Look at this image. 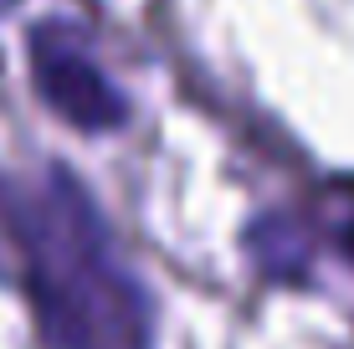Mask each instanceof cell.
Listing matches in <instances>:
<instances>
[{"label":"cell","mask_w":354,"mask_h":349,"mask_svg":"<svg viewBox=\"0 0 354 349\" xmlns=\"http://www.w3.org/2000/svg\"><path fill=\"white\" fill-rule=\"evenodd\" d=\"M349 247H354V216H349Z\"/></svg>","instance_id":"3"},{"label":"cell","mask_w":354,"mask_h":349,"mask_svg":"<svg viewBox=\"0 0 354 349\" xmlns=\"http://www.w3.org/2000/svg\"><path fill=\"white\" fill-rule=\"evenodd\" d=\"M31 77H36V88H41L46 108L62 113L72 129L103 134V129L124 124V98L113 93V82L93 67V57L82 52L67 31L41 26L31 36Z\"/></svg>","instance_id":"2"},{"label":"cell","mask_w":354,"mask_h":349,"mask_svg":"<svg viewBox=\"0 0 354 349\" xmlns=\"http://www.w3.org/2000/svg\"><path fill=\"white\" fill-rule=\"evenodd\" d=\"M0 6H6V0H0Z\"/></svg>","instance_id":"4"},{"label":"cell","mask_w":354,"mask_h":349,"mask_svg":"<svg viewBox=\"0 0 354 349\" xmlns=\"http://www.w3.org/2000/svg\"><path fill=\"white\" fill-rule=\"evenodd\" d=\"M6 226L26 262L36 319L57 349H144L149 308L82 185L52 170L41 196L6 190Z\"/></svg>","instance_id":"1"}]
</instances>
